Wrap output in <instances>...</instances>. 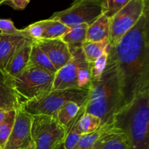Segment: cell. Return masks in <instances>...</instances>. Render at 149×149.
Returning <instances> with one entry per match:
<instances>
[{"label":"cell","instance_id":"obj_35","mask_svg":"<svg viewBox=\"0 0 149 149\" xmlns=\"http://www.w3.org/2000/svg\"><path fill=\"white\" fill-rule=\"evenodd\" d=\"M0 111H1V109H0ZM1 111H2V110H1Z\"/></svg>","mask_w":149,"mask_h":149},{"label":"cell","instance_id":"obj_17","mask_svg":"<svg viewBox=\"0 0 149 149\" xmlns=\"http://www.w3.org/2000/svg\"><path fill=\"white\" fill-rule=\"evenodd\" d=\"M86 104L81 106L78 113L65 127V136L63 141L65 149L75 148L81 138V135L78 130V123L81 116L85 113Z\"/></svg>","mask_w":149,"mask_h":149},{"label":"cell","instance_id":"obj_26","mask_svg":"<svg viewBox=\"0 0 149 149\" xmlns=\"http://www.w3.org/2000/svg\"><path fill=\"white\" fill-rule=\"evenodd\" d=\"M129 1L130 0H103V15L111 20L129 2Z\"/></svg>","mask_w":149,"mask_h":149},{"label":"cell","instance_id":"obj_33","mask_svg":"<svg viewBox=\"0 0 149 149\" xmlns=\"http://www.w3.org/2000/svg\"><path fill=\"white\" fill-rule=\"evenodd\" d=\"M4 1V0H0V6H1V4H3Z\"/></svg>","mask_w":149,"mask_h":149},{"label":"cell","instance_id":"obj_2","mask_svg":"<svg viewBox=\"0 0 149 149\" xmlns=\"http://www.w3.org/2000/svg\"><path fill=\"white\" fill-rule=\"evenodd\" d=\"M122 109L120 87L116 59L111 50L106 68L98 80H90L85 113L97 116L102 127L112 125L115 114Z\"/></svg>","mask_w":149,"mask_h":149},{"label":"cell","instance_id":"obj_24","mask_svg":"<svg viewBox=\"0 0 149 149\" xmlns=\"http://www.w3.org/2000/svg\"><path fill=\"white\" fill-rule=\"evenodd\" d=\"M110 49L111 45L110 44H109L103 53L94 63L90 64V73H91L90 80H98L100 78L106 68Z\"/></svg>","mask_w":149,"mask_h":149},{"label":"cell","instance_id":"obj_30","mask_svg":"<svg viewBox=\"0 0 149 149\" xmlns=\"http://www.w3.org/2000/svg\"><path fill=\"white\" fill-rule=\"evenodd\" d=\"M29 0H4L3 4L16 10H23L29 4Z\"/></svg>","mask_w":149,"mask_h":149},{"label":"cell","instance_id":"obj_27","mask_svg":"<svg viewBox=\"0 0 149 149\" xmlns=\"http://www.w3.org/2000/svg\"><path fill=\"white\" fill-rule=\"evenodd\" d=\"M45 25H46V20H39L31 23L23 30L32 41L39 40L42 39L45 30Z\"/></svg>","mask_w":149,"mask_h":149},{"label":"cell","instance_id":"obj_34","mask_svg":"<svg viewBox=\"0 0 149 149\" xmlns=\"http://www.w3.org/2000/svg\"><path fill=\"white\" fill-rule=\"evenodd\" d=\"M27 149H31V148H27Z\"/></svg>","mask_w":149,"mask_h":149},{"label":"cell","instance_id":"obj_23","mask_svg":"<svg viewBox=\"0 0 149 149\" xmlns=\"http://www.w3.org/2000/svg\"><path fill=\"white\" fill-rule=\"evenodd\" d=\"M102 127L101 120L99 117L84 113L80 118L78 123V130L81 135H89L95 132Z\"/></svg>","mask_w":149,"mask_h":149},{"label":"cell","instance_id":"obj_20","mask_svg":"<svg viewBox=\"0 0 149 149\" xmlns=\"http://www.w3.org/2000/svg\"><path fill=\"white\" fill-rule=\"evenodd\" d=\"M69 29L70 28L59 20L50 18L46 19L45 30L42 39H61Z\"/></svg>","mask_w":149,"mask_h":149},{"label":"cell","instance_id":"obj_19","mask_svg":"<svg viewBox=\"0 0 149 149\" xmlns=\"http://www.w3.org/2000/svg\"><path fill=\"white\" fill-rule=\"evenodd\" d=\"M29 63L37 66L52 74H55L57 70L52 64L47 55L42 51L35 42H32Z\"/></svg>","mask_w":149,"mask_h":149},{"label":"cell","instance_id":"obj_32","mask_svg":"<svg viewBox=\"0 0 149 149\" xmlns=\"http://www.w3.org/2000/svg\"><path fill=\"white\" fill-rule=\"evenodd\" d=\"M64 141H61L60 143H58V145L54 147L52 149H65V148H64Z\"/></svg>","mask_w":149,"mask_h":149},{"label":"cell","instance_id":"obj_14","mask_svg":"<svg viewBox=\"0 0 149 149\" xmlns=\"http://www.w3.org/2000/svg\"><path fill=\"white\" fill-rule=\"evenodd\" d=\"M20 107L13 89L11 77L0 70V109L5 111Z\"/></svg>","mask_w":149,"mask_h":149},{"label":"cell","instance_id":"obj_18","mask_svg":"<svg viewBox=\"0 0 149 149\" xmlns=\"http://www.w3.org/2000/svg\"><path fill=\"white\" fill-rule=\"evenodd\" d=\"M88 25L81 24L71 28L68 32L61 38L68 45L70 51L81 47L86 41Z\"/></svg>","mask_w":149,"mask_h":149},{"label":"cell","instance_id":"obj_8","mask_svg":"<svg viewBox=\"0 0 149 149\" xmlns=\"http://www.w3.org/2000/svg\"><path fill=\"white\" fill-rule=\"evenodd\" d=\"M148 3V0H130L129 2L111 19L109 38L111 47H114L136 25Z\"/></svg>","mask_w":149,"mask_h":149},{"label":"cell","instance_id":"obj_3","mask_svg":"<svg viewBox=\"0 0 149 149\" xmlns=\"http://www.w3.org/2000/svg\"><path fill=\"white\" fill-rule=\"evenodd\" d=\"M149 90L122 107L113 118V126L125 133L130 149H149Z\"/></svg>","mask_w":149,"mask_h":149},{"label":"cell","instance_id":"obj_1","mask_svg":"<svg viewBox=\"0 0 149 149\" xmlns=\"http://www.w3.org/2000/svg\"><path fill=\"white\" fill-rule=\"evenodd\" d=\"M111 50L116 59L122 108L149 90V3L136 25Z\"/></svg>","mask_w":149,"mask_h":149},{"label":"cell","instance_id":"obj_7","mask_svg":"<svg viewBox=\"0 0 149 149\" xmlns=\"http://www.w3.org/2000/svg\"><path fill=\"white\" fill-rule=\"evenodd\" d=\"M103 0H77L68 8L55 12L49 17L61 21L68 28L81 24L91 25L101 15Z\"/></svg>","mask_w":149,"mask_h":149},{"label":"cell","instance_id":"obj_21","mask_svg":"<svg viewBox=\"0 0 149 149\" xmlns=\"http://www.w3.org/2000/svg\"><path fill=\"white\" fill-rule=\"evenodd\" d=\"M109 44V40L98 42H84L81 49L87 62L90 64L94 63L103 53Z\"/></svg>","mask_w":149,"mask_h":149},{"label":"cell","instance_id":"obj_11","mask_svg":"<svg viewBox=\"0 0 149 149\" xmlns=\"http://www.w3.org/2000/svg\"><path fill=\"white\" fill-rule=\"evenodd\" d=\"M81 51V47L77 48L71 51L72 54V58L71 61L61 69L58 70L55 74L52 90L78 88L77 74L79 59Z\"/></svg>","mask_w":149,"mask_h":149},{"label":"cell","instance_id":"obj_10","mask_svg":"<svg viewBox=\"0 0 149 149\" xmlns=\"http://www.w3.org/2000/svg\"><path fill=\"white\" fill-rule=\"evenodd\" d=\"M33 42L47 55L57 71L72 58V54L68 45L61 39H39Z\"/></svg>","mask_w":149,"mask_h":149},{"label":"cell","instance_id":"obj_13","mask_svg":"<svg viewBox=\"0 0 149 149\" xmlns=\"http://www.w3.org/2000/svg\"><path fill=\"white\" fill-rule=\"evenodd\" d=\"M93 149H130L127 138L122 131L112 125L105 126L96 140Z\"/></svg>","mask_w":149,"mask_h":149},{"label":"cell","instance_id":"obj_29","mask_svg":"<svg viewBox=\"0 0 149 149\" xmlns=\"http://www.w3.org/2000/svg\"><path fill=\"white\" fill-rule=\"evenodd\" d=\"M0 33L3 34L13 35L24 33L23 29H18L15 26L10 19H0Z\"/></svg>","mask_w":149,"mask_h":149},{"label":"cell","instance_id":"obj_9","mask_svg":"<svg viewBox=\"0 0 149 149\" xmlns=\"http://www.w3.org/2000/svg\"><path fill=\"white\" fill-rule=\"evenodd\" d=\"M32 116L21 107L15 109L14 125L3 149H27L31 147Z\"/></svg>","mask_w":149,"mask_h":149},{"label":"cell","instance_id":"obj_4","mask_svg":"<svg viewBox=\"0 0 149 149\" xmlns=\"http://www.w3.org/2000/svg\"><path fill=\"white\" fill-rule=\"evenodd\" d=\"M55 74L29 63L17 77L12 78L20 107L43 97L52 90Z\"/></svg>","mask_w":149,"mask_h":149},{"label":"cell","instance_id":"obj_6","mask_svg":"<svg viewBox=\"0 0 149 149\" xmlns=\"http://www.w3.org/2000/svg\"><path fill=\"white\" fill-rule=\"evenodd\" d=\"M31 149H52L65 136V128L53 116H32Z\"/></svg>","mask_w":149,"mask_h":149},{"label":"cell","instance_id":"obj_15","mask_svg":"<svg viewBox=\"0 0 149 149\" xmlns=\"http://www.w3.org/2000/svg\"><path fill=\"white\" fill-rule=\"evenodd\" d=\"M32 42L33 41L31 39L27 41L16 52L15 56L12 59L10 65L6 70V73L11 78H14L19 75L29 65Z\"/></svg>","mask_w":149,"mask_h":149},{"label":"cell","instance_id":"obj_5","mask_svg":"<svg viewBox=\"0 0 149 149\" xmlns=\"http://www.w3.org/2000/svg\"><path fill=\"white\" fill-rule=\"evenodd\" d=\"M89 90L78 88L52 90L37 100L21 106L31 114L55 116L58 110L68 102H74L80 106L86 104L88 100Z\"/></svg>","mask_w":149,"mask_h":149},{"label":"cell","instance_id":"obj_31","mask_svg":"<svg viewBox=\"0 0 149 149\" xmlns=\"http://www.w3.org/2000/svg\"><path fill=\"white\" fill-rule=\"evenodd\" d=\"M7 112L8 111H0V125L1 124L4 122V120L5 119L6 116H7Z\"/></svg>","mask_w":149,"mask_h":149},{"label":"cell","instance_id":"obj_22","mask_svg":"<svg viewBox=\"0 0 149 149\" xmlns=\"http://www.w3.org/2000/svg\"><path fill=\"white\" fill-rule=\"evenodd\" d=\"M81 107L77 103L68 102L57 111L54 117H55L60 125L65 128L78 113Z\"/></svg>","mask_w":149,"mask_h":149},{"label":"cell","instance_id":"obj_25","mask_svg":"<svg viewBox=\"0 0 149 149\" xmlns=\"http://www.w3.org/2000/svg\"><path fill=\"white\" fill-rule=\"evenodd\" d=\"M15 117V110L7 112V116L4 122L0 125V149L4 148L6 142L13 130Z\"/></svg>","mask_w":149,"mask_h":149},{"label":"cell","instance_id":"obj_12","mask_svg":"<svg viewBox=\"0 0 149 149\" xmlns=\"http://www.w3.org/2000/svg\"><path fill=\"white\" fill-rule=\"evenodd\" d=\"M30 39L26 33L13 35L0 33V70L6 73L16 52Z\"/></svg>","mask_w":149,"mask_h":149},{"label":"cell","instance_id":"obj_28","mask_svg":"<svg viewBox=\"0 0 149 149\" xmlns=\"http://www.w3.org/2000/svg\"><path fill=\"white\" fill-rule=\"evenodd\" d=\"M105 126L101 127L95 132L89 134V135H82L80 138L79 143L74 149H93V146L96 140L98 138L99 135L101 134Z\"/></svg>","mask_w":149,"mask_h":149},{"label":"cell","instance_id":"obj_16","mask_svg":"<svg viewBox=\"0 0 149 149\" xmlns=\"http://www.w3.org/2000/svg\"><path fill=\"white\" fill-rule=\"evenodd\" d=\"M110 33V19L101 15L88 26L85 42H98L109 40Z\"/></svg>","mask_w":149,"mask_h":149}]
</instances>
